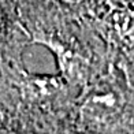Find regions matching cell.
<instances>
[{
  "label": "cell",
  "mask_w": 134,
  "mask_h": 134,
  "mask_svg": "<svg viewBox=\"0 0 134 134\" xmlns=\"http://www.w3.org/2000/svg\"><path fill=\"white\" fill-rule=\"evenodd\" d=\"M0 134H8V133H5V131H0Z\"/></svg>",
  "instance_id": "cell-2"
},
{
  "label": "cell",
  "mask_w": 134,
  "mask_h": 134,
  "mask_svg": "<svg viewBox=\"0 0 134 134\" xmlns=\"http://www.w3.org/2000/svg\"><path fill=\"white\" fill-rule=\"evenodd\" d=\"M0 22H2V14H0Z\"/></svg>",
  "instance_id": "cell-3"
},
{
  "label": "cell",
  "mask_w": 134,
  "mask_h": 134,
  "mask_svg": "<svg viewBox=\"0 0 134 134\" xmlns=\"http://www.w3.org/2000/svg\"><path fill=\"white\" fill-rule=\"evenodd\" d=\"M64 2H67V3H71V4H74V3H78L80 0H64Z\"/></svg>",
  "instance_id": "cell-1"
}]
</instances>
